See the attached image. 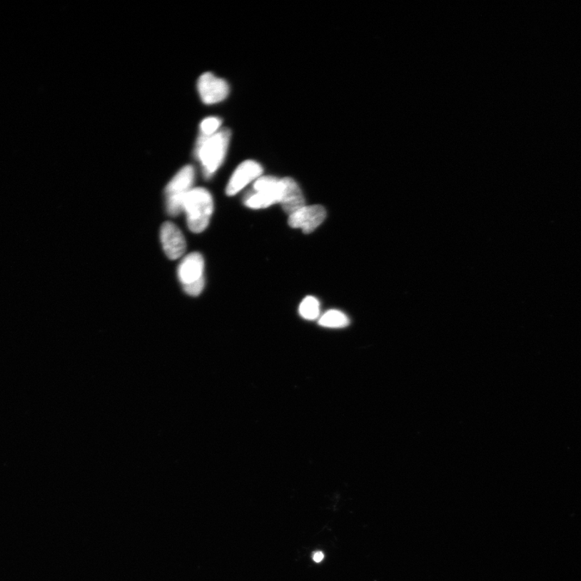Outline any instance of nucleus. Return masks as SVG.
<instances>
[{
	"mask_svg": "<svg viewBox=\"0 0 581 581\" xmlns=\"http://www.w3.org/2000/svg\"><path fill=\"white\" fill-rule=\"evenodd\" d=\"M231 140V131L228 128L220 129L212 136L200 135L195 153L206 178H211L224 163Z\"/></svg>",
	"mask_w": 581,
	"mask_h": 581,
	"instance_id": "nucleus-1",
	"label": "nucleus"
},
{
	"mask_svg": "<svg viewBox=\"0 0 581 581\" xmlns=\"http://www.w3.org/2000/svg\"><path fill=\"white\" fill-rule=\"evenodd\" d=\"M214 209L211 193L203 188H193L185 198L183 212L186 215L189 230L195 233L205 231Z\"/></svg>",
	"mask_w": 581,
	"mask_h": 581,
	"instance_id": "nucleus-2",
	"label": "nucleus"
},
{
	"mask_svg": "<svg viewBox=\"0 0 581 581\" xmlns=\"http://www.w3.org/2000/svg\"><path fill=\"white\" fill-rule=\"evenodd\" d=\"M193 166H185L172 178L165 190L166 212L171 216L183 213L185 198L193 189L195 181Z\"/></svg>",
	"mask_w": 581,
	"mask_h": 581,
	"instance_id": "nucleus-3",
	"label": "nucleus"
},
{
	"mask_svg": "<svg viewBox=\"0 0 581 581\" xmlns=\"http://www.w3.org/2000/svg\"><path fill=\"white\" fill-rule=\"evenodd\" d=\"M178 278L185 293L199 295L206 286L205 259L200 253L193 252L184 257L178 268Z\"/></svg>",
	"mask_w": 581,
	"mask_h": 581,
	"instance_id": "nucleus-4",
	"label": "nucleus"
},
{
	"mask_svg": "<svg viewBox=\"0 0 581 581\" xmlns=\"http://www.w3.org/2000/svg\"><path fill=\"white\" fill-rule=\"evenodd\" d=\"M253 193L245 198L246 207L262 209L280 203L283 191L282 178L262 176L253 183Z\"/></svg>",
	"mask_w": 581,
	"mask_h": 581,
	"instance_id": "nucleus-5",
	"label": "nucleus"
},
{
	"mask_svg": "<svg viewBox=\"0 0 581 581\" xmlns=\"http://www.w3.org/2000/svg\"><path fill=\"white\" fill-rule=\"evenodd\" d=\"M197 89L201 100L206 104H215L224 101L230 94V86L225 79L210 72L203 74L198 79Z\"/></svg>",
	"mask_w": 581,
	"mask_h": 581,
	"instance_id": "nucleus-6",
	"label": "nucleus"
},
{
	"mask_svg": "<svg viewBox=\"0 0 581 581\" xmlns=\"http://www.w3.org/2000/svg\"><path fill=\"white\" fill-rule=\"evenodd\" d=\"M263 166L256 161H244L233 173L230 181L227 184L226 194L230 196L238 194L247 185L253 181L256 182L263 176Z\"/></svg>",
	"mask_w": 581,
	"mask_h": 581,
	"instance_id": "nucleus-7",
	"label": "nucleus"
},
{
	"mask_svg": "<svg viewBox=\"0 0 581 581\" xmlns=\"http://www.w3.org/2000/svg\"><path fill=\"white\" fill-rule=\"evenodd\" d=\"M326 211L323 206H305L298 210L288 218V225L294 228H300L305 233H310L323 223Z\"/></svg>",
	"mask_w": 581,
	"mask_h": 581,
	"instance_id": "nucleus-8",
	"label": "nucleus"
},
{
	"mask_svg": "<svg viewBox=\"0 0 581 581\" xmlns=\"http://www.w3.org/2000/svg\"><path fill=\"white\" fill-rule=\"evenodd\" d=\"M160 238L166 256L171 261L181 258L186 251V240L182 231L171 222H166L161 228Z\"/></svg>",
	"mask_w": 581,
	"mask_h": 581,
	"instance_id": "nucleus-9",
	"label": "nucleus"
},
{
	"mask_svg": "<svg viewBox=\"0 0 581 581\" xmlns=\"http://www.w3.org/2000/svg\"><path fill=\"white\" fill-rule=\"evenodd\" d=\"M282 181L283 191L280 203L283 211L290 216L305 206V199L298 183L293 178H283Z\"/></svg>",
	"mask_w": 581,
	"mask_h": 581,
	"instance_id": "nucleus-10",
	"label": "nucleus"
},
{
	"mask_svg": "<svg viewBox=\"0 0 581 581\" xmlns=\"http://www.w3.org/2000/svg\"><path fill=\"white\" fill-rule=\"evenodd\" d=\"M319 325L326 328L341 329L350 325L347 315L338 310H330L319 320Z\"/></svg>",
	"mask_w": 581,
	"mask_h": 581,
	"instance_id": "nucleus-11",
	"label": "nucleus"
},
{
	"mask_svg": "<svg viewBox=\"0 0 581 581\" xmlns=\"http://www.w3.org/2000/svg\"><path fill=\"white\" fill-rule=\"evenodd\" d=\"M299 313L303 318L313 320L319 317L320 302L313 296H307L303 300L299 308Z\"/></svg>",
	"mask_w": 581,
	"mask_h": 581,
	"instance_id": "nucleus-12",
	"label": "nucleus"
},
{
	"mask_svg": "<svg viewBox=\"0 0 581 581\" xmlns=\"http://www.w3.org/2000/svg\"><path fill=\"white\" fill-rule=\"evenodd\" d=\"M221 126V120L218 117H208L201 123V135L212 136L220 131Z\"/></svg>",
	"mask_w": 581,
	"mask_h": 581,
	"instance_id": "nucleus-13",
	"label": "nucleus"
},
{
	"mask_svg": "<svg viewBox=\"0 0 581 581\" xmlns=\"http://www.w3.org/2000/svg\"><path fill=\"white\" fill-rule=\"evenodd\" d=\"M313 560L314 562H320L324 560V554L321 552H314L313 555Z\"/></svg>",
	"mask_w": 581,
	"mask_h": 581,
	"instance_id": "nucleus-14",
	"label": "nucleus"
}]
</instances>
